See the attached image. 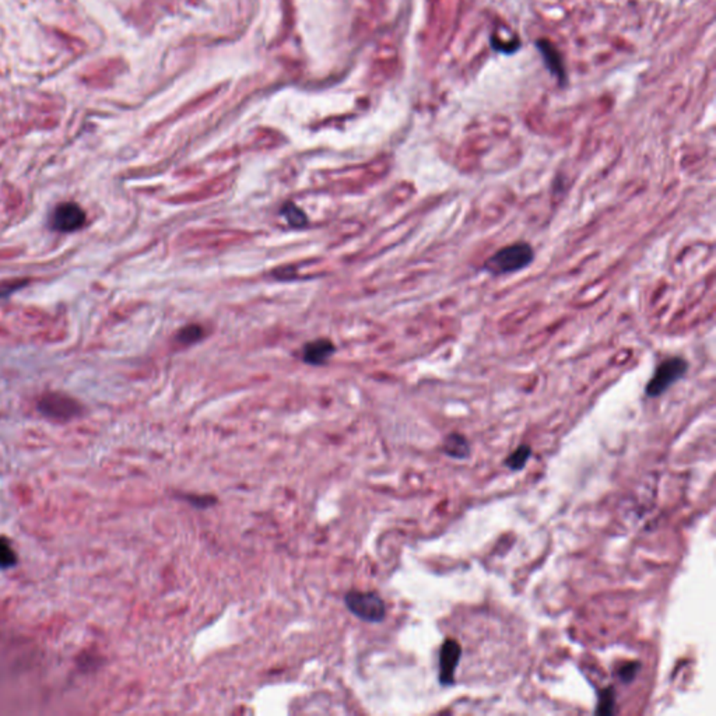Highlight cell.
<instances>
[{"label": "cell", "mask_w": 716, "mask_h": 716, "mask_svg": "<svg viewBox=\"0 0 716 716\" xmlns=\"http://www.w3.org/2000/svg\"><path fill=\"white\" fill-rule=\"evenodd\" d=\"M531 456V448L529 445H520L505 461V466L514 472L522 470Z\"/></svg>", "instance_id": "obj_9"}, {"label": "cell", "mask_w": 716, "mask_h": 716, "mask_svg": "<svg viewBox=\"0 0 716 716\" xmlns=\"http://www.w3.org/2000/svg\"><path fill=\"white\" fill-rule=\"evenodd\" d=\"M282 213L284 214V217L287 218V221L291 224L293 227H304L306 224L305 214L298 207H295L293 203L284 204L282 209Z\"/></svg>", "instance_id": "obj_12"}, {"label": "cell", "mask_w": 716, "mask_h": 716, "mask_svg": "<svg viewBox=\"0 0 716 716\" xmlns=\"http://www.w3.org/2000/svg\"><path fill=\"white\" fill-rule=\"evenodd\" d=\"M462 655L461 645L454 640H446L439 651V683L442 686H452L455 682V671Z\"/></svg>", "instance_id": "obj_6"}, {"label": "cell", "mask_w": 716, "mask_h": 716, "mask_svg": "<svg viewBox=\"0 0 716 716\" xmlns=\"http://www.w3.org/2000/svg\"><path fill=\"white\" fill-rule=\"evenodd\" d=\"M344 603L350 613L367 622H381L386 615L385 602L374 592L351 591L344 596Z\"/></svg>", "instance_id": "obj_3"}, {"label": "cell", "mask_w": 716, "mask_h": 716, "mask_svg": "<svg viewBox=\"0 0 716 716\" xmlns=\"http://www.w3.org/2000/svg\"><path fill=\"white\" fill-rule=\"evenodd\" d=\"M641 668V664L638 662H629L620 667L618 670V677L622 683H631Z\"/></svg>", "instance_id": "obj_13"}, {"label": "cell", "mask_w": 716, "mask_h": 716, "mask_svg": "<svg viewBox=\"0 0 716 716\" xmlns=\"http://www.w3.org/2000/svg\"><path fill=\"white\" fill-rule=\"evenodd\" d=\"M85 224L84 210L72 202L56 206L51 215V227L58 233H74Z\"/></svg>", "instance_id": "obj_5"}, {"label": "cell", "mask_w": 716, "mask_h": 716, "mask_svg": "<svg viewBox=\"0 0 716 716\" xmlns=\"http://www.w3.org/2000/svg\"><path fill=\"white\" fill-rule=\"evenodd\" d=\"M38 410L48 419L66 421L80 413L78 401L62 393H48L38 403Z\"/></svg>", "instance_id": "obj_4"}, {"label": "cell", "mask_w": 716, "mask_h": 716, "mask_svg": "<svg viewBox=\"0 0 716 716\" xmlns=\"http://www.w3.org/2000/svg\"><path fill=\"white\" fill-rule=\"evenodd\" d=\"M688 371V363L682 357H671L657 366L653 377L645 388L648 397H657L667 392Z\"/></svg>", "instance_id": "obj_2"}, {"label": "cell", "mask_w": 716, "mask_h": 716, "mask_svg": "<svg viewBox=\"0 0 716 716\" xmlns=\"http://www.w3.org/2000/svg\"><path fill=\"white\" fill-rule=\"evenodd\" d=\"M615 706V693L611 687H607L599 693V701L596 713L598 715H613Z\"/></svg>", "instance_id": "obj_10"}, {"label": "cell", "mask_w": 716, "mask_h": 716, "mask_svg": "<svg viewBox=\"0 0 716 716\" xmlns=\"http://www.w3.org/2000/svg\"><path fill=\"white\" fill-rule=\"evenodd\" d=\"M17 562L16 551L6 537H0V569H9Z\"/></svg>", "instance_id": "obj_11"}, {"label": "cell", "mask_w": 716, "mask_h": 716, "mask_svg": "<svg viewBox=\"0 0 716 716\" xmlns=\"http://www.w3.org/2000/svg\"><path fill=\"white\" fill-rule=\"evenodd\" d=\"M534 260V251L526 242H516L501 248L483 264V271L491 276L512 275L523 271Z\"/></svg>", "instance_id": "obj_1"}, {"label": "cell", "mask_w": 716, "mask_h": 716, "mask_svg": "<svg viewBox=\"0 0 716 716\" xmlns=\"http://www.w3.org/2000/svg\"><path fill=\"white\" fill-rule=\"evenodd\" d=\"M200 336H202V328L188 326V328L182 329L181 333H179V340H181L182 343H192V341H196Z\"/></svg>", "instance_id": "obj_14"}, {"label": "cell", "mask_w": 716, "mask_h": 716, "mask_svg": "<svg viewBox=\"0 0 716 716\" xmlns=\"http://www.w3.org/2000/svg\"><path fill=\"white\" fill-rule=\"evenodd\" d=\"M335 347L329 340H315L305 346L304 348V360L308 364L318 366L326 361V358L330 357Z\"/></svg>", "instance_id": "obj_7"}, {"label": "cell", "mask_w": 716, "mask_h": 716, "mask_svg": "<svg viewBox=\"0 0 716 716\" xmlns=\"http://www.w3.org/2000/svg\"><path fill=\"white\" fill-rule=\"evenodd\" d=\"M443 452L454 459H466L470 455V445L461 434H450L443 441Z\"/></svg>", "instance_id": "obj_8"}]
</instances>
